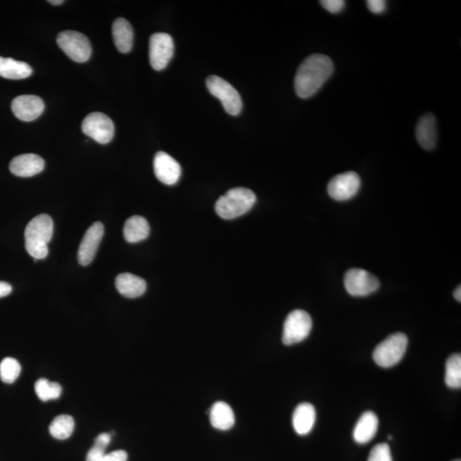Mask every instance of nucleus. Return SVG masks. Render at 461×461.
<instances>
[{
  "instance_id": "obj_1",
  "label": "nucleus",
  "mask_w": 461,
  "mask_h": 461,
  "mask_svg": "<svg viewBox=\"0 0 461 461\" xmlns=\"http://www.w3.org/2000/svg\"><path fill=\"white\" fill-rule=\"evenodd\" d=\"M334 63L322 54H314L304 60L296 72L295 91L301 99L314 96L334 73Z\"/></svg>"
},
{
  "instance_id": "obj_2",
  "label": "nucleus",
  "mask_w": 461,
  "mask_h": 461,
  "mask_svg": "<svg viewBox=\"0 0 461 461\" xmlns=\"http://www.w3.org/2000/svg\"><path fill=\"white\" fill-rule=\"evenodd\" d=\"M53 235V220L48 215H39L27 224L25 230V246L27 253L34 260L46 258L48 244Z\"/></svg>"
},
{
  "instance_id": "obj_3",
  "label": "nucleus",
  "mask_w": 461,
  "mask_h": 461,
  "mask_svg": "<svg viewBox=\"0 0 461 461\" xmlns=\"http://www.w3.org/2000/svg\"><path fill=\"white\" fill-rule=\"evenodd\" d=\"M255 201L253 191L248 188L236 187L220 196L215 203V211L223 219H235L250 211Z\"/></svg>"
},
{
  "instance_id": "obj_4",
  "label": "nucleus",
  "mask_w": 461,
  "mask_h": 461,
  "mask_svg": "<svg viewBox=\"0 0 461 461\" xmlns=\"http://www.w3.org/2000/svg\"><path fill=\"white\" fill-rule=\"evenodd\" d=\"M408 344V336L402 332L389 336L375 348L374 360L378 366L390 368L403 358Z\"/></svg>"
},
{
  "instance_id": "obj_5",
  "label": "nucleus",
  "mask_w": 461,
  "mask_h": 461,
  "mask_svg": "<svg viewBox=\"0 0 461 461\" xmlns=\"http://www.w3.org/2000/svg\"><path fill=\"white\" fill-rule=\"evenodd\" d=\"M206 86L210 94L217 98L222 103L227 113L238 115L242 110L243 102L239 91L219 76L211 75L206 80Z\"/></svg>"
},
{
  "instance_id": "obj_6",
  "label": "nucleus",
  "mask_w": 461,
  "mask_h": 461,
  "mask_svg": "<svg viewBox=\"0 0 461 461\" xmlns=\"http://www.w3.org/2000/svg\"><path fill=\"white\" fill-rule=\"evenodd\" d=\"M57 42L68 57L76 63H85L91 55V46L87 36L77 31H63Z\"/></svg>"
},
{
  "instance_id": "obj_7",
  "label": "nucleus",
  "mask_w": 461,
  "mask_h": 461,
  "mask_svg": "<svg viewBox=\"0 0 461 461\" xmlns=\"http://www.w3.org/2000/svg\"><path fill=\"white\" fill-rule=\"evenodd\" d=\"M312 327V318L308 312L300 310L292 311L284 324L283 343L292 346L302 342L310 335Z\"/></svg>"
},
{
  "instance_id": "obj_8",
  "label": "nucleus",
  "mask_w": 461,
  "mask_h": 461,
  "mask_svg": "<svg viewBox=\"0 0 461 461\" xmlns=\"http://www.w3.org/2000/svg\"><path fill=\"white\" fill-rule=\"evenodd\" d=\"M82 128L84 134L99 144H106L114 138V123L109 116L101 112L88 115L84 119Z\"/></svg>"
},
{
  "instance_id": "obj_9",
  "label": "nucleus",
  "mask_w": 461,
  "mask_h": 461,
  "mask_svg": "<svg viewBox=\"0 0 461 461\" xmlns=\"http://www.w3.org/2000/svg\"><path fill=\"white\" fill-rule=\"evenodd\" d=\"M175 44L171 35L156 33L150 39V63L156 71H161L168 66L173 58Z\"/></svg>"
},
{
  "instance_id": "obj_10",
  "label": "nucleus",
  "mask_w": 461,
  "mask_h": 461,
  "mask_svg": "<svg viewBox=\"0 0 461 461\" xmlns=\"http://www.w3.org/2000/svg\"><path fill=\"white\" fill-rule=\"evenodd\" d=\"M344 286L348 293L353 296H366L378 290L380 283L370 272L353 268L344 276Z\"/></svg>"
},
{
  "instance_id": "obj_11",
  "label": "nucleus",
  "mask_w": 461,
  "mask_h": 461,
  "mask_svg": "<svg viewBox=\"0 0 461 461\" xmlns=\"http://www.w3.org/2000/svg\"><path fill=\"white\" fill-rule=\"evenodd\" d=\"M360 178L355 172L336 175L329 182L327 192L336 201H347L358 194L360 188Z\"/></svg>"
},
{
  "instance_id": "obj_12",
  "label": "nucleus",
  "mask_w": 461,
  "mask_h": 461,
  "mask_svg": "<svg viewBox=\"0 0 461 461\" xmlns=\"http://www.w3.org/2000/svg\"><path fill=\"white\" fill-rule=\"evenodd\" d=\"M103 225L99 222L92 224L88 228L78 251V262L82 266L89 265L94 260L103 239Z\"/></svg>"
},
{
  "instance_id": "obj_13",
  "label": "nucleus",
  "mask_w": 461,
  "mask_h": 461,
  "mask_svg": "<svg viewBox=\"0 0 461 461\" xmlns=\"http://www.w3.org/2000/svg\"><path fill=\"white\" fill-rule=\"evenodd\" d=\"M11 110L15 118L21 121L32 122L43 113L45 103L38 96L22 95L13 99Z\"/></svg>"
},
{
  "instance_id": "obj_14",
  "label": "nucleus",
  "mask_w": 461,
  "mask_h": 461,
  "mask_svg": "<svg viewBox=\"0 0 461 461\" xmlns=\"http://www.w3.org/2000/svg\"><path fill=\"white\" fill-rule=\"evenodd\" d=\"M154 172L160 182L172 186L178 182L182 175V167L170 155L159 151L154 158Z\"/></svg>"
},
{
  "instance_id": "obj_15",
  "label": "nucleus",
  "mask_w": 461,
  "mask_h": 461,
  "mask_svg": "<svg viewBox=\"0 0 461 461\" xmlns=\"http://www.w3.org/2000/svg\"><path fill=\"white\" fill-rule=\"evenodd\" d=\"M44 168L45 161L41 156L33 153L15 156L10 163L11 173L18 177H32L42 173Z\"/></svg>"
},
{
  "instance_id": "obj_16",
  "label": "nucleus",
  "mask_w": 461,
  "mask_h": 461,
  "mask_svg": "<svg viewBox=\"0 0 461 461\" xmlns=\"http://www.w3.org/2000/svg\"><path fill=\"white\" fill-rule=\"evenodd\" d=\"M416 138L423 149H434L438 141V130L434 115L427 114L419 119L416 127Z\"/></svg>"
},
{
  "instance_id": "obj_17",
  "label": "nucleus",
  "mask_w": 461,
  "mask_h": 461,
  "mask_svg": "<svg viewBox=\"0 0 461 461\" xmlns=\"http://www.w3.org/2000/svg\"><path fill=\"white\" fill-rule=\"evenodd\" d=\"M115 287L125 298H137L146 292V282L139 276L124 272L116 277Z\"/></svg>"
},
{
  "instance_id": "obj_18",
  "label": "nucleus",
  "mask_w": 461,
  "mask_h": 461,
  "mask_svg": "<svg viewBox=\"0 0 461 461\" xmlns=\"http://www.w3.org/2000/svg\"><path fill=\"white\" fill-rule=\"evenodd\" d=\"M316 420L315 408L312 404L304 403L296 408L292 417L294 430L298 435L308 434L315 427Z\"/></svg>"
},
{
  "instance_id": "obj_19",
  "label": "nucleus",
  "mask_w": 461,
  "mask_h": 461,
  "mask_svg": "<svg viewBox=\"0 0 461 461\" xmlns=\"http://www.w3.org/2000/svg\"><path fill=\"white\" fill-rule=\"evenodd\" d=\"M379 419L378 417L371 411L364 412L360 416L358 424L353 432V436L356 443L359 444H366L374 439L378 431Z\"/></svg>"
},
{
  "instance_id": "obj_20",
  "label": "nucleus",
  "mask_w": 461,
  "mask_h": 461,
  "mask_svg": "<svg viewBox=\"0 0 461 461\" xmlns=\"http://www.w3.org/2000/svg\"><path fill=\"white\" fill-rule=\"evenodd\" d=\"M112 34L116 48L122 53H127L133 48L134 30L130 22L120 18L115 20L112 26Z\"/></svg>"
},
{
  "instance_id": "obj_21",
  "label": "nucleus",
  "mask_w": 461,
  "mask_h": 461,
  "mask_svg": "<svg viewBox=\"0 0 461 461\" xmlns=\"http://www.w3.org/2000/svg\"><path fill=\"white\" fill-rule=\"evenodd\" d=\"M123 234L128 243L135 244L143 241L150 234L149 223L142 216H132L124 226Z\"/></svg>"
},
{
  "instance_id": "obj_22",
  "label": "nucleus",
  "mask_w": 461,
  "mask_h": 461,
  "mask_svg": "<svg viewBox=\"0 0 461 461\" xmlns=\"http://www.w3.org/2000/svg\"><path fill=\"white\" fill-rule=\"evenodd\" d=\"M210 419L212 426L220 431L229 430L235 423L234 411L229 405L224 402L215 403L212 406Z\"/></svg>"
},
{
  "instance_id": "obj_23",
  "label": "nucleus",
  "mask_w": 461,
  "mask_h": 461,
  "mask_svg": "<svg viewBox=\"0 0 461 461\" xmlns=\"http://www.w3.org/2000/svg\"><path fill=\"white\" fill-rule=\"evenodd\" d=\"M33 70L29 64L12 58L0 57V76L10 80H23L30 77Z\"/></svg>"
},
{
  "instance_id": "obj_24",
  "label": "nucleus",
  "mask_w": 461,
  "mask_h": 461,
  "mask_svg": "<svg viewBox=\"0 0 461 461\" xmlns=\"http://www.w3.org/2000/svg\"><path fill=\"white\" fill-rule=\"evenodd\" d=\"M75 429V420L71 416L62 415L56 417L50 424L49 431L54 438L65 440L70 438Z\"/></svg>"
},
{
  "instance_id": "obj_25",
  "label": "nucleus",
  "mask_w": 461,
  "mask_h": 461,
  "mask_svg": "<svg viewBox=\"0 0 461 461\" xmlns=\"http://www.w3.org/2000/svg\"><path fill=\"white\" fill-rule=\"evenodd\" d=\"M445 382L451 389L461 387V355H452L447 360L446 371H445Z\"/></svg>"
},
{
  "instance_id": "obj_26",
  "label": "nucleus",
  "mask_w": 461,
  "mask_h": 461,
  "mask_svg": "<svg viewBox=\"0 0 461 461\" xmlns=\"http://www.w3.org/2000/svg\"><path fill=\"white\" fill-rule=\"evenodd\" d=\"M34 389L36 395L42 402L59 398L63 391L62 386L58 383L50 382L46 379H39L35 383Z\"/></svg>"
},
{
  "instance_id": "obj_27",
  "label": "nucleus",
  "mask_w": 461,
  "mask_h": 461,
  "mask_svg": "<svg viewBox=\"0 0 461 461\" xmlns=\"http://www.w3.org/2000/svg\"><path fill=\"white\" fill-rule=\"evenodd\" d=\"M21 365L17 360L11 358H5L0 363V379L4 383H14L21 374Z\"/></svg>"
},
{
  "instance_id": "obj_28",
  "label": "nucleus",
  "mask_w": 461,
  "mask_h": 461,
  "mask_svg": "<svg viewBox=\"0 0 461 461\" xmlns=\"http://www.w3.org/2000/svg\"><path fill=\"white\" fill-rule=\"evenodd\" d=\"M367 461H392L391 448L387 443H379L372 448Z\"/></svg>"
},
{
  "instance_id": "obj_29",
  "label": "nucleus",
  "mask_w": 461,
  "mask_h": 461,
  "mask_svg": "<svg viewBox=\"0 0 461 461\" xmlns=\"http://www.w3.org/2000/svg\"><path fill=\"white\" fill-rule=\"evenodd\" d=\"M320 5L331 13L335 14L343 11L346 6V2L343 0H322L320 1Z\"/></svg>"
},
{
  "instance_id": "obj_30",
  "label": "nucleus",
  "mask_w": 461,
  "mask_h": 461,
  "mask_svg": "<svg viewBox=\"0 0 461 461\" xmlns=\"http://www.w3.org/2000/svg\"><path fill=\"white\" fill-rule=\"evenodd\" d=\"M106 448L94 443V447L87 453V461H102L106 455Z\"/></svg>"
},
{
  "instance_id": "obj_31",
  "label": "nucleus",
  "mask_w": 461,
  "mask_h": 461,
  "mask_svg": "<svg viewBox=\"0 0 461 461\" xmlns=\"http://www.w3.org/2000/svg\"><path fill=\"white\" fill-rule=\"evenodd\" d=\"M369 11L374 14H381L386 9V2L384 0H369L367 1Z\"/></svg>"
},
{
  "instance_id": "obj_32",
  "label": "nucleus",
  "mask_w": 461,
  "mask_h": 461,
  "mask_svg": "<svg viewBox=\"0 0 461 461\" xmlns=\"http://www.w3.org/2000/svg\"><path fill=\"white\" fill-rule=\"evenodd\" d=\"M127 454L124 450H116L106 455L102 461H127Z\"/></svg>"
},
{
  "instance_id": "obj_33",
  "label": "nucleus",
  "mask_w": 461,
  "mask_h": 461,
  "mask_svg": "<svg viewBox=\"0 0 461 461\" xmlns=\"http://www.w3.org/2000/svg\"><path fill=\"white\" fill-rule=\"evenodd\" d=\"M111 442V435L109 433H102L95 439L94 443L100 445L103 448H107Z\"/></svg>"
},
{
  "instance_id": "obj_34",
  "label": "nucleus",
  "mask_w": 461,
  "mask_h": 461,
  "mask_svg": "<svg viewBox=\"0 0 461 461\" xmlns=\"http://www.w3.org/2000/svg\"><path fill=\"white\" fill-rule=\"evenodd\" d=\"M12 291V287L10 284L0 282V298L10 295Z\"/></svg>"
},
{
  "instance_id": "obj_35",
  "label": "nucleus",
  "mask_w": 461,
  "mask_h": 461,
  "mask_svg": "<svg viewBox=\"0 0 461 461\" xmlns=\"http://www.w3.org/2000/svg\"><path fill=\"white\" fill-rule=\"evenodd\" d=\"M454 296L455 298L458 301V302H461V287L459 286L455 289V291H454Z\"/></svg>"
},
{
  "instance_id": "obj_36",
  "label": "nucleus",
  "mask_w": 461,
  "mask_h": 461,
  "mask_svg": "<svg viewBox=\"0 0 461 461\" xmlns=\"http://www.w3.org/2000/svg\"><path fill=\"white\" fill-rule=\"evenodd\" d=\"M48 2H49L50 4H51V5L53 6L61 5V4L63 3V0H50V1Z\"/></svg>"
},
{
  "instance_id": "obj_37",
  "label": "nucleus",
  "mask_w": 461,
  "mask_h": 461,
  "mask_svg": "<svg viewBox=\"0 0 461 461\" xmlns=\"http://www.w3.org/2000/svg\"><path fill=\"white\" fill-rule=\"evenodd\" d=\"M455 461H460V460H455Z\"/></svg>"
}]
</instances>
